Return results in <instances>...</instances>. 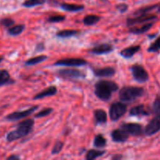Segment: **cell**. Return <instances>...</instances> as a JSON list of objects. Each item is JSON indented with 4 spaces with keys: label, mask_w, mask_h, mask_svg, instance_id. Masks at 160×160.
<instances>
[{
    "label": "cell",
    "mask_w": 160,
    "mask_h": 160,
    "mask_svg": "<svg viewBox=\"0 0 160 160\" xmlns=\"http://www.w3.org/2000/svg\"><path fill=\"white\" fill-rule=\"evenodd\" d=\"M87 64L86 60L79 58H67L59 59L55 62V66H65V67H81Z\"/></svg>",
    "instance_id": "9c48e42d"
},
{
    "label": "cell",
    "mask_w": 160,
    "mask_h": 160,
    "mask_svg": "<svg viewBox=\"0 0 160 160\" xmlns=\"http://www.w3.org/2000/svg\"><path fill=\"white\" fill-rule=\"evenodd\" d=\"M140 49V45H134V46H131L127 48H124V49H123L120 52V54L122 57L126 58V59H130V58L133 57L134 56V54L136 52H138Z\"/></svg>",
    "instance_id": "e0dca14e"
},
{
    "label": "cell",
    "mask_w": 160,
    "mask_h": 160,
    "mask_svg": "<svg viewBox=\"0 0 160 160\" xmlns=\"http://www.w3.org/2000/svg\"><path fill=\"white\" fill-rule=\"evenodd\" d=\"M131 70L133 77L138 82L145 83L148 81L149 77H148V74L145 69L142 66L138 65V64L133 65L131 67Z\"/></svg>",
    "instance_id": "5b68a950"
},
{
    "label": "cell",
    "mask_w": 160,
    "mask_h": 160,
    "mask_svg": "<svg viewBox=\"0 0 160 160\" xmlns=\"http://www.w3.org/2000/svg\"><path fill=\"white\" fill-rule=\"evenodd\" d=\"M156 5H153V6H146V7H143V8H141V9H138L136 12H134V17H137V16L139 15H142V14H145V13H148L149 11L152 10L153 9L156 7Z\"/></svg>",
    "instance_id": "f1b7e54d"
},
{
    "label": "cell",
    "mask_w": 160,
    "mask_h": 160,
    "mask_svg": "<svg viewBox=\"0 0 160 160\" xmlns=\"http://www.w3.org/2000/svg\"><path fill=\"white\" fill-rule=\"evenodd\" d=\"M52 108H45V109H43L42 110H41L40 112H38L37 114H35V117L36 118H42V117H47V116L49 115L50 113H52Z\"/></svg>",
    "instance_id": "1f68e13d"
},
{
    "label": "cell",
    "mask_w": 160,
    "mask_h": 160,
    "mask_svg": "<svg viewBox=\"0 0 160 160\" xmlns=\"http://www.w3.org/2000/svg\"><path fill=\"white\" fill-rule=\"evenodd\" d=\"M34 121L33 119H28L20 122L17 125V129L10 131L6 135V141L12 142L13 141L18 140L25 136L28 135L32 131Z\"/></svg>",
    "instance_id": "7a4b0ae2"
},
{
    "label": "cell",
    "mask_w": 160,
    "mask_h": 160,
    "mask_svg": "<svg viewBox=\"0 0 160 160\" xmlns=\"http://www.w3.org/2000/svg\"><path fill=\"white\" fill-rule=\"evenodd\" d=\"M14 81H12L10 78L9 72L6 70H0V87L6 84H13Z\"/></svg>",
    "instance_id": "ac0fdd59"
},
{
    "label": "cell",
    "mask_w": 160,
    "mask_h": 160,
    "mask_svg": "<svg viewBox=\"0 0 160 160\" xmlns=\"http://www.w3.org/2000/svg\"><path fill=\"white\" fill-rule=\"evenodd\" d=\"M160 50V36L156 40L154 43L152 44L148 48V51L150 52H156Z\"/></svg>",
    "instance_id": "f546056e"
},
{
    "label": "cell",
    "mask_w": 160,
    "mask_h": 160,
    "mask_svg": "<svg viewBox=\"0 0 160 160\" xmlns=\"http://www.w3.org/2000/svg\"><path fill=\"white\" fill-rule=\"evenodd\" d=\"M106 153L105 151H101V150H95V149H91L86 154V159L88 160H94L97 158L102 156L103 155Z\"/></svg>",
    "instance_id": "603a6c76"
},
{
    "label": "cell",
    "mask_w": 160,
    "mask_h": 160,
    "mask_svg": "<svg viewBox=\"0 0 160 160\" xmlns=\"http://www.w3.org/2000/svg\"><path fill=\"white\" fill-rule=\"evenodd\" d=\"M93 72L95 76L98 78H111L113 77L116 73L115 69L110 67L93 69Z\"/></svg>",
    "instance_id": "4fadbf2b"
},
{
    "label": "cell",
    "mask_w": 160,
    "mask_h": 160,
    "mask_svg": "<svg viewBox=\"0 0 160 160\" xmlns=\"http://www.w3.org/2000/svg\"><path fill=\"white\" fill-rule=\"evenodd\" d=\"M95 121L98 124H103L107 121V114L103 109H96L94 112Z\"/></svg>",
    "instance_id": "d6986e66"
},
{
    "label": "cell",
    "mask_w": 160,
    "mask_h": 160,
    "mask_svg": "<svg viewBox=\"0 0 160 160\" xmlns=\"http://www.w3.org/2000/svg\"><path fill=\"white\" fill-rule=\"evenodd\" d=\"M160 131V115H156L146 126L145 134L148 136H152Z\"/></svg>",
    "instance_id": "30bf717a"
},
{
    "label": "cell",
    "mask_w": 160,
    "mask_h": 160,
    "mask_svg": "<svg viewBox=\"0 0 160 160\" xmlns=\"http://www.w3.org/2000/svg\"><path fill=\"white\" fill-rule=\"evenodd\" d=\"M38 109V106H35L33 107L29 108L28 109L24 111H19V112H13L12 113L9 114L6 117V120L8 121H17V120H21L27 117H29L30 115L33 113L35 110Z\"/></svg>",
    "instance_id": "8992f818"
},
{
    "label": "cell",
    "mask_w": 160,
    "mask_h": 160,
    "mask_svg": "<svg viewBox=\"0 0 160 160\" xmlns=\"http://www.w3.org/2000/svg\"><path fill=\"white\" fill-rule=\"evenodd\" d=\"M25 26L23 24H18L15 25V26L12 27L8 30V33L10 34L11 36H17L21 34L23 31H24Z\"/></svg>",
    "instance_id": "484cf974"
},
{
    "label": "cell",
    "mask_w": 160,
    "mask_h": 160,
    "mask_svg": "<svg viewBox=\"0 0 160 160\" xmlns=\"http://www.w3.org/2000/svg\"><path fill=\"white\" fill-rule=\"evenodd\" d=\"M159 11L160 12V5H159Z\"/></svg>",
    "instance_id": "ab89813d"
},
{
    "label": "cell",
    "mask_w": 160,
    "mask_h": 160,
    "mask_svg": "<svg viewBox=\"0 0 160 160\" xmlns=\"http://www.w3.org/2000/svg\"><path fill=\"white\" fill-rule=\"evenodd\" d=\"M58 74L64 78H82L85 77V74L82 71L77 69H63L58 71Z\"/></svg>",
    "instance_id": "8fae6325"
},
{
    "label": "cell",
    "mask_w": 160,
    "mask_h": 160,
    "mask_svg": "<svg viewBox=\"0 0 160 160\" xmlns=\"http://www.w3.org/2000/svg\"><path fill=\"white\" fill-rule=\"evenodd\" d=\"M111 138L115 142H125L128 139L129 136L128 133L125 132L123 130L117 129L112 131Z\"/></svg>",
    "instance_id": "5bb4252c"
},
{
    "label": "cell",
    "mask_w": 160,
    "mask_h": 160,
    "mask_svg": "<svg viewBox=\"0 0 160 160\" xmlns=\"http://www.w3.org/2000/svg\"><path fill=\"white\" fill-rule=\"evenodd\" d=\"M60 6L62 9L68 12H78L84 9V6L83 5L70 4V3H62Z\"/></svg>",
    "instance_id": "44dd1931"
},
{
    "label": "cell",
    "mask_w": 160,
    "mask_h": 160,
    "mask_svg": "<svg viewBox=\"0 0 160 160\" xmlns=\"http://www.w3.org/2000/svg\"><path fill=\"white\" fill-rule=\"evenodd\" d=\"M130 115L133 117H140V116L149 115L148 109L144 105H138L132 107L130 110Z\"/></svg>",
    "instance_id": "9a60e30c"
},
{
    "label": "cell",
    "mask_w": 160,
    "mask_h": 160,
    "mask_svg": "<svg viewBox=\"0 0 160 160\" xmlns=\"http://www.w3.org/2000/svg\"><path fill=\"white\" fill-rule=\"evenodd\" d=\"M153 112L156 115H160V96H157L155 99L152 106Z\"/></svg>",
    "instance_id": "d6a6232c"
},
{
    "label": "cell",
    "mask_w": 160,
    "mask_h": 160,
    "mask_svg": "<svg viewBox=\"0 0 160 160\" xmlns=\"http://www.w3.org/2000/svg\"><path fill=\"white\" fill-rule=\"evenodd\" d=\"M157 19L156 15L152 14H142V15L137 16L133 18H128L127 20V24L128 26H134V25L139 24L142 23H146V22H150Z\"/></svg>",
    "instance_id": "52a82bcc"
},
{
    "label": "cell",
    "mask_w": 160,
    "mask_h": 160,
    "mask_svg": "<svg viewBox=\"0 0 160 160\" xmlns=\"http://www.w3.org/2000/svg\"><path fill=\"white\" fill-rule=\"evenodd\" d=\"M63 142H60V141H58L56 142V144L53 146L52 150V155H56L59 154L61 151H62V148H63Z\"/></svg>",
    "instance_id": "4dcf8cb0"
},
{
    "label": "cell",
    "mask_w": 160,
    "mask_h": 160,
    "mask_svg": "<svg viewBox=\"0 0 160 160\" xmlns=\"http://www.w3.org/2000/svg\"><path fill=\"white\" fill-rule=\"evenodd\" d=\"M121 129L132 136H139L142 134V132H143V128L142 125L135 123H123L121 125Z\"/></svg>",
    "instance_id": "ba28073f"
},
{
    "label": "cell",
    "mask_w": 160,
    "mask_h": 160,
    "mask_svg": "<svg viewBox=\"0 0 160 160\" xmlns=\"http://www.w3.org/2000/svg\"><path fill=\"white\" fill-rule=\"evenodd\" d=\"M45 2V0H26L23 2V6L27 8H31L36 6H41Z\"/></svg>",
    "instance_id": "83f0119b"
},
{
    "label": "cell",
    "mask_w": 160,
    "mask_h": 160,
    "mask_svg": "<svg viewBox=\"0 0 160 160\" xmlns=\"http://www.w3.org/2000/svg\"><path fill=\"white\" fill-rule=\"evenodd\" d=\"M128 110V106L126 104L120 102H116L112 103L109 108V117L112 121H117L120 120Z\"/></svg>",
    "instance_id": "277c9868"
},
{
    "label": "cell",
    "mask_w": 160,
    "mask_h": 160,
    "mask_svg": "<svg viewBox=\"0 0 160 160\" xmlns=\"http://www.w3.org/2000/svg\"><path fill=\"white\" fill-rule=\"evenodd\" d=\"M113 51V47L109 44H101L97 46L94 47L92 49L89 50V52L93 55H103L108 54Z\"/></svg>",
    "instance_id": "7c38bea8"
},
{
    "label": "cell",
    "mask_w": 160,
    "mask_h": 160,
    "mask_svg": "<svg viewBox=\"0 0 160 160\" xmlns=\"http://www.w3.org/2000/svg\"><path fill=\"white\" fill-rule=\"evenodd\" d=\"M2 59H3V57H2V56H0V62H1L2 61Z\"/></svg>",
    "instance_id": "f35d334b"
},
{
    "label": "cell",
    "mask_w": 160,
    "mask_h": 160,
    "mask_svg": "<svg viewBox=\"0 0 160 160\" xmlns=\"http://www.w3.org/2000/svg\"><path fill=\"white\" fill-rule=\"evenodd\" d=\"M80 34L79 31H76V30H62V31H59L56 33V35L59 38H70L73 37V36H77L78 34Z\"/></svg>",
    "instance_id": "7402d4cb"
},
{
    "label": "cell",
    "mask_w": 160,
    "mask_h": 160,
    "mask_svg": "<svg viewBox=\"0 0 160 160\" xmlns=\"http://www.w3.org/2000/svg\"><path fill=\"white\" fill-rule=\"evenodd\" d=\"M122 158H123V156H122V155H115V156H113L112 157V159H113V160H118V159H122Z\"/></svg>",
    "instance_id": "74e56055"
},
{
    "label": "cell",
    "mask_w": 160,
    "mask_h": 160,
    "mask_svg": "<svg viewBox=\"0 0 160 160\" xmlns=\"http://www.w3.org/2000/svg\"><path fill=\"white\" fill-rule=\"evenodd\" d=\"M144 89L139 87H124L120 91L119 96L121 101L130 102L140 98L144 95Z\"/></svg>",
    "instance_id": "3957f363"
},
{
    "label": "cell",
    "mask_w": 160,
    "mask_h": 160,
    "mask_svg": "<svg viewBox=\"0 0 160 160\" xmlns=\"http://www.w3.org/2000/svg\"><path fill=\"white\" fill-rule=\"evenodd\" d=\"M14 20L11 18H3L0 20V23L6 28H10L14 24Z\"/></svg>",
    "instance_id": "e575fe53"
},
{
    "label": "cell",
    "mask_w": 160,
    "mask_h": 160,
    "mask_svg": "<svg viewBox=\"0 0 160 160\" xmlns=\"http://www.w3.org/2000/svg\"><path fill=\"white\" fill-rule=\"evenodd\" d=\"M8 160H18V159H20V157L19 156H17V155H12V156H9V157L7 158Z\"/></svg>",
    "instance_id": "8d00e7d4"
},
{
    "label": "cell",
    "mask_w": 160,
    "mask_h": 160,
    "mask_svg": "<svg viewBox=\"0 0 160 160\" xmlns=\"http://www.w3.org/2000/svg\"><path fill=\"white\" fill-rule=\"evenodd\" d=\"M128 5L124 4V3H121V4H119L118 6H117V9L120 11V12H124L128 10Z\"/></svg>",
    "instance_id": "d590c367"
},
{
    "label": "cell",
    "mask_w": 160,
    "mask_h": 160,
    "mask_svg": "<svg viewBox=\"0 0 160 160\" xmlns=\"http://www.w3.org/2000/svg\"><path fill=\"white\" fill-rule=\"evenodd\" d=\"M107 144L106 139L102 134H97L94 140V146L96 148H104Z\"/></svg>",
    "instance_id": "4316f807"
},
{
    "label": "cell",
    "mask_w": 160,
    "mask_h": 160,
    "mask_svg": "<svg viewBox=\"0 0 160 160\" xmlns=\"http://www.w3.org/2000/svg\"><path fill=\"white\" fill-rule=\"evenodd\" d=\"M152 26H153V23L152 22H150V23H145V24H144L143 26L140 27V28H130L129 31L134 34H144V33L147 32L148 31H149V29H151V28Z\"/></svg>",
    "instance_id": "ffe728a7"
},
{
    "label": "cell",
    "mask_w": 160,
    "mask_h": 160,
    "mask_svg": "<svg viewBox=\"0 0 160 160\" xmlns=\"http://www.w3.org/2000/svg\"><path fill=\"white\" fill-rule=\"evenodd\" d=\"M101 17L96 15H88L84 17L83 22L87 26H92V25L95 24L100 20Z\"/></svg>",
    "instance_id": "d4e9b609"
},
{
    "label": "cell",
    "mask_w": 160,
    "mask_h": 160,
    "mask_svg": "<svg viewBox=\"0 0 160 160\" xmlns=\"http://www.w3.org/2000/svg\"><path fill=\"white\" fill-rule=\"evenodd\" d=\"M66 17L65 16L62 15H56V16H52L48 19V21L50 23H58V22H61L65 20Z\"/></svg>",
    "instance_id": "836d02e7"
},
{
    "label": "cell",
    "mask_w": 160,
    "mask_h": 160,
    "mask_svg": "<svg viewBox=\"0 0 160 160\" xmlns=\"http://www.w3.org/2000/svg\"><path fill=\"white\" fill-rule=\"evenodd\" d=\"M47 59V56L45 55H41V56H35V57L31 58V59H28L25 62V65L26 66H34L36 64H38L40 62H42Z\"/></svg>",
    "instance_id": "cb8c5ba5"
},
{
    "label": "cell",
    "mask_w": 160,
    "mask_h": 160,
    "mask_svg": "<svg viewBox=\"0 0 160 160\" xmlns=\"http://www.w3.org/2000/svg\"><path fill=\"white\" fill-rule=\"evenodd\" d=\"M118 90V85L113 81H99L95 84V94L99 99L108 101L111 98L112 92Z\"/></svg>",
    "instance_id": "6da1fadb"
},
{
    "label": "cell",
    "mask_w": 160,
    "mask_h": 160,
    "mask_svg": "<svg viewBox=\"0 0 160 160\" xmlns=\"http://www.w3.org/2000/svg\"><path fill=\"white\" fill-rule=\"evenodd\" d=\"M56 93H57V88H56V87H55V86H50L49 88L45 89V90H43L42 92H41L40 93L37 94V95L34 97L33 99H42V98H45V97L52 96V95H56Z\"/></svg>",
    "instance_id": "2e32d148"
}]
</instances>
